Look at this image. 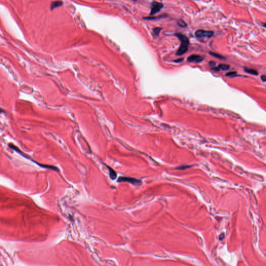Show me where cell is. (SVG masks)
<instances>
[{
    "instance_id": "1",
    "label": "cell",
    "mask_w": 266,
    "mask_h": 266,
    "mask_svg": "<svg viewBox=\"0 0 266 266\" xmlns=\"http://www.w3.org/2000/svg\"><path fill=\"white\" fill-rule=\"evenodd\" d=\"M179 40L180 41L181 44L179 48L176 53V55L181 56L185 54L188 50V46L189 44V40L188 38L185 35L181 34L180 33H177L175 34Z\"/></svg>"
},
{
    "instance_id": "2",
    "label": "cell",
    "mask_w": 266,
    "mask_h": 266,
    "mask_svg": "<svg viewBox=\"0 0 266 266\" xmlns=\"http://www.w3.org/2000/svg\"><path fill=\"white\" fill-rule=\"evenodd\" d=\"M214 32L212 31H206L199 29L196 30L195 32V35L199 39L202 38H211L213 36Z\"/></svg>"
},
{
    "instance_id": "3",
    "label": "cell",
    "mask_w": 266,
    "mask_h": 266,
    "mask_svg": "<svg viewBox=\"0 0 266 266\" xmlns=\"http://www.w3.org/2000/svg\"><path fill=\"white\" fill-rule=\"evenodd\" d=\"M117 181L119 183L127 182L132 183L133 185H139L140 183H141V181L136 178L125 177V176H120L117 179Z\"/></svg>"
},
{
    "instance_id": "4",
    "label": "cell",
    "mask_w": 266,
    "mask_h": 266,
    "mask_svg": "<svg viewBox=\"0 0 266 266\" xmlns=\"http://www.w3.org/2000/svg\"><path fill=\"white\" fill-rule=\"evenodd\" d=\"M163 7V4L158 2H153L151 4L150 15H154L159 12Z\"/></svg>"
},
{
    "instance_id": "5",
    "label": "cell",
    "mask_w": 266,
    "mask_h": 266,
    "mask_svg": "<svg viewBox=\"0 0 266 266\" xmlns=\"http://www.w3.org/2000/svg\"><path fill=\"white\" fill-rule=\"evenodd\" d=\"M204 58L202 56L198 55H192L189 56L187 58V61L189 62L200 63L203 61Z\"/></svg>"
},
{
    "instance_id": "6",
    "label": "cell",
    "mask_w": 266,
    "mask_h": 266,
    "mask_svg": "<svg viewBox=\"0 0 266 266\" xmlns=\"http://www.w3.org/2000/svg\"><path fill=\"white\" fill-rule=\"evenodd\" d=\"M230 66L228 65H226V64H220L217 67H214L212 68V70L213 71H215V72H218L220 71V70H228L229 69Z\"/></svg>"
},
{
    "instance_id": "7",
    "label": "cell",
    "mask_w": 266,
    "mask_h": 266,
    "mask_svg": "<svg viewBox=\"0 0 266 266\" xmlns=\"http://www.w3.org/2000/svg\"><path fill=\"white\" fill-rule=\"evenodd\" d=\"M63 4L62 1H54L50 4V9L53 10L57 7L61 6Z\"/></svg>"
},
{
    "instance_id": "8",
    "label": "cell",
    "mask_w": 266,
    "mask_h": 266,
    "mask_svg": "<svg viewBox=\"0 0 266 266\" xmlns=\"http://www.w3.org/2000/svg\"><path fill=\"white\" fill-rule=\"evenodd\" d=\"M107 167H108V170H109V171L110 177L111 179H112V180L116 179V177H117V174H116V172H115L114 170H113L111 167H109V166H107Z\"/></svg>"
},
{
    "instance_id": "9",
    "label": "cell",
    "mask_w": 266,
    "mask_h": 266,
    "mask_svg": "<svg viewBox=\"0 0 266 266\" xmlns=\"http://www.w3.org/2000/svg\"><path fill=\"white\" fill-rule=\"evenodd\" d=\"M244 71L245 72H246L247 73L250 74V75H258V72L257 71L254 69H249L245 67L244 68Z\"/></svg>"
},
{
    "instance_id": "10",
    "label": "cell",
    "mask_w": 266,
    "mask_h": 266,
    "mask_svg": "<svg viewBox=\"0 0 266 266\" xmlns=\"http://www.w3.org/2000/svg\"><path fill=\"white\" fill-rule=\"evenodd\" d=\"M209 53L211 56H213V57H216V58H218V59H225V57H224V56H222V55L219 54L215 53H214V52H210Z\"/></svg>"
},
{
    "instance_id": "11",
    "label": "cell",
    "mask_w": 266,
    "mask_h": 266,
    "mask_svg": "<svg viewBox=\"0 0 266 266\" xmlns=\"http://www.w3.org/2000/svg\"><path fill=\"white\" fill-rule=\"evenodd\" d=\"M177 25L181 28H185L187 26V25L186 23L185 22V21H183V20L182 19H179L178 20Z\"/></svg>"
},
{
    "instance_id": "12",
    "label": "cell",
    "mask_w": 266,
    "mask_h": 266,
    "mask_svg": "<svg viewBox=\"0 0 266 266\" xmlns=\"http://www.w3.org/2000/svg\"><path fill=\"white\" fill-rule=\"evenodd\" d=\"M164 16L166 17V15H161V16H158V17H145L144 18V19H148V20H155L156 19H158V18H163Z\"/></svg>"
},
{
    "instance_id": "13",
    "label": "cell",
    "mask_w": 266,
    "mask_h": 266,
    "mask_svg": "<svg viewBox=\"0 0 266 266\" xmlns=\"http://www.w3.org/2000/svg\"><path fill=\"white\" fill-rule=\"evenodd\" d=\"M237 75V73L236 72H229L226 74V76H230V77H234Z\"/></svg>"
},
{
    "instance_id": "14",
    "label": "cell",
    "mask_w": 266,
    "mask_h": 266,
    "mask_svg": "<svg viewBox=\"0 0 266 266\" xmlns=\"http://www.w3.org/2000/svg\"><path fill=\"white\" fill-rule=\"evenodd\" d=\"M161 28H158V27L155 28L153 30V33H154V35H158V34H159V33L161 31Z\"/></svg>"
},
{
    "instance_id": "15",
    "label": "cell",
    "mask_w": 266,
    "mask_h": 266,
    "mask_svg": "<svg viewBox=\"0 0 266 266\" xmlns=\"http://www.w3.org/2000/svg\"><path fill=\"white\" fill-rule=\"evenodd\" d=\"M183 60V58H179V59H176L175 60H174V62H176V63H180V62H182Z\"/></svg>"
},
{
    "instance_id": "16",
    "label": "cell",
    "mask_w": 266,
    "mask_h": 266,
    "mask_svg": "<svg viewBox=\"0 0 266 266\" xmlns=\"http://www.w3.org/2000/svg\"><path fill=\"white\" fill-rule=\"evenodd\" d=\"M261 79H262V81L263 82H266V76L265 75H263L262 76H261Z\"/></svg>"
},
{
    "instance_id": "17",
    "label": "cell",
    "mask_w": 266,
    "mask_h": 266,
    "mask_svg": "<svg viewBox=\"0 0 266 266\" xmlns=\"http://www.w3.org/2000/svg\"><path fill=\"white\" fill-rule=\"evenodd\" d=\"M209 65L211 66H214L215 65V63L213 62V61H210L209 62Z\"/></svg>"
},
{
    "instance_id": "18",
    "label": "cell",
    "mask_w": 266,
    "mask_h": 266,
    "mask_svg": "<svg viewBox=\"0 0 266 266\" xmlns=\"http://www.w3.org/2000/svg\"><path fill=\"white\" fill-rule=\"evenodd\" d=\"M2 112H4V111H3V110H2V109H0V113H2Z\"/></svg>"
}]
</instances>
